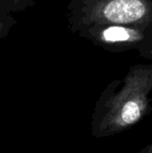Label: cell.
Returning <instances> with one entry per match:
<instances>
[{
  "instance_id": "277c9868",
  "label": "cell",
  "mask_w": 152,
  "mask_h": 153,
  "mask_svg": "<svg viewBox=\"0 0 152 153\" xmlns=\"http://www.w3.org/2000/svg\"><path fill=\"white\" fill-rule=\"evenodd\" d=\"M10 13H18L31 8L36 4L35 0H0Z\"/></svg>"
},
{
  "instance_id": "7a4b0ae2",
  "label": "cell",
  "mask_w": 152,
  "mask_h": 153,
  "mask_svg": "<svg viewBox=\"0 0 152 153\" xmlns=\"http://www.w3.org/2000/svg\"><path fill=\"white\" fill-rule=\"evenodd\" d=\"M151 15L147 0H71L67 5L69 30L96 25H133L146 22Z\"/></svg>"
},
{
  "instance_id": "6da1fadb",
  "label": "cell",
  "mask_w": 152,
  "mask_h": 153,
  "mask_svg": "<svg viewBox=\"0 0 152 153\" xmlns=\"http://www.w3.org/2000/svg\"><path fill=\"white\" fill-rule=\"evenodd\" d=\"M151 91L152 65L133 66L122 82H111L96 102L92 135L109 137L138 125L152 111Z\"/></svg>"
},
{
  "instance_id": "3957f363",
  "label": "cell",
  "mask_w": 152,
  "mask_h": 153,
  "mask_svg": "<svg viewBox=\"0 0 152 153\" xmlns=\"http://www.w3.org/2000/svg\"><path fill=\"white\" fill-rule=\"evenodd\" d=\"M17 21L0 1V39L8 37L12 28L16 24Z\"/></svg>"
},
{
  "instance_id": "5b68a950",
  "label": "cell",
  "mask_w": 152,
  "mask_h": 153,
  "mask_svg": "<svg viewBox=\"0 0 152 153\" xmlns=\"http://www.w3.org/2000/svg\"><path fill=\"white\" fill-rule=\"evenodd\" d=\"M137 153H152V142Z\"/></svg>"
}]
</instances>
